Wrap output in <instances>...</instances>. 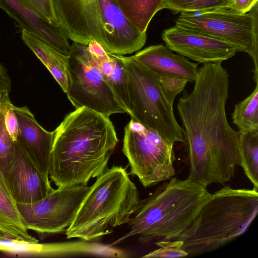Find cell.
<instances>
[{"label":"cell","instance_id":"3","mask_svg":"<svg viewBox=\"0 0 258 258\" xmlns=\"http://www.w3.org/2000/svg\"><path fill=\"white\" fill-rule=\"evenodd\" d=\"M212 194L186 178H171L140 201L130 221L129 231L112 245L136 236L141 243L177 240L188 228Z\"/></svg>","mask_w":258,"mask_h":258},{"label":"cell","instance_id":"1","mask_svg":"<svg viewBox=\"0 0 258 258\" xmlns=\"http://www.w3.org/2000/svg\"><path fill=\"white\" fill-rule=\"evenodd\" d=\"M229 77L221 63L204 64L192 91H184L177 104L185 128L187 178L206 187L230 181L240 164V133L226 114Z\"/></svg>","mask_w":258,"mask_h":258},{"label":"cell","instance_id":"8","mask_svg":"<svg viewBox=\"0 0 258 258\" xmlns=\"http://www.w3.org/2000/svg\"><path fill=\"white\" fill-rule=\"evenodd\" d=\"M175 25L207 34L247 53L254 62V81L258 83V4L246 13L229 8L180 13Z\"/></svg>","mask_w":258,"mask_h":258},{"label":"cell","instance_id":"7","mask_svg":"<svg viewBox=\"0 0 258 258\" xmlns=\"http://www.w3.org/2000/svg\"><path fill=\"white\" fill-rule=\"evenodd\" d=\"M114 54L121 62L126 74L128 114L131 118L157 132L169 143H184V130L175 117L173 105L176 96L184 91L188 82L158 76L132 56Z\"/></svg>","mask_w":258,"mask_h":258},{"label":"cell","instance_id":"11","mask_svg":"<svg viewBox=\"0 0 258 258\" xmlns=\"http://www.w3.org/2000/svg\"><path fill=\"white\" fill-rule=\"evenodd\" d=\"M89 189L84 185L58 187L37 202L17 204L27 228L43 239L66 230Z\"/></svg>","mask_w":258,"mask_h":258},{"label":"cell","instance_id":"26","mask_svg":"<svg viewBox=\"0 0 258 258\" xmlns=\"http://www.w3.org/2000/svg\"><path fill=\"white\" fill-rule=\"evenodd\" d=\"M155 244L160 248L143 256V257L174 258L188 255L182 249L183 242L180 240H160Z\"/></svg>","mask_w":258,"mask_h":258},{"label":"cell","instance_id":"24","mask_svg":"<svg viewBox=\"0 0 258 258\" xmlns=\"http://www.w3.org/2000/svg\"><path fill=\"white\" fill-rule=\"evenodd\" d=\"M232 0H164V9L174 14L230 8Z\"/></svg>","mask_w":258,"mask_h":258},{"label":"cell","instance_id":"4","mask_svg":"<svg viewBox=\"0 0 258 258\" xmlns=\"http://www.w3.org/2000/svg\"><path fill=\"white\" fill-rule=\"evenodd\" d=\"M57 22L69 39L87 45L95 40L108 52L123 55L140 50L146 33L134 27L114 0H52Z\"/></svg>","mask_w":258,"mask_h":258},{"label":"cell","instance_id":"22","mask_svg":"<svg viewBox=\"0 0 258 258\" xmlns=\"http://www.w3.org/2000/svg\"><path fill=\"white\" fill-rule=\"evenodd\" d=\"M240 166L253 185V189L257 191L258 129L247 133H240Z\"/></svg>","mask_w":258,"mask_h":258},{"label":"cell","instance_id":"28","mask_svg":"<svg viewBox=\"0 0 258 258\" xmlns=\"http://www.w3.org/2000/svg\"><path fill=\"white\" fill-rule=\"evenodd\" d=\"M13 105L7 111L5 115V124L7 131L14 142L17 141L19 134V123L17 116L13 109Z\"/></svg>","mask_w":258,"mask_h":258},{"label":"cell","instance_id":"29","mask_svg":"<svg viewBox=\"0 0 258 258\" xmlns=\"http://www.w3.org/2000/svg\"><path fill=\"white\" fill-rule=\"evenodd\" d=\"M258 0H232L230 9L241 13H246L257 4Z\"/></svg>","mask_w":258,"mask_h":258},{"label":"cell","instance_id":"10","mask_svg":"<svg viewBox=\"0 0 258 258\" xmlns=\"http://www.w3.org/2000/svg\"><path fill=\"white\" fill-rule=\"evenodd\" d=\"M68 68L70 83L66 94L76 108L85 107L108 117L126 113L87 45L73 43Z\"/></svg>","mask_w":258,"mask_h":258},{"label":"cell","instance_id":"18","mask_svg":"<svg viewBox=\"0 0 258 258\" xmlns=\"http://www.w3.org/2000/svg\"><path fill=\"white\" fill-rule=\"evenodd\" d=\"M87 45L119 103L126 113L129 114L130 107L127 79L121 62L114 54L107 52L95 40L90 41Z\"/></svg>","mask_w":258,"mask_h":258},{"label":"cell","instance_id":"23","mask_svg":"<svg viewBox=\"0 0 258 258\" xmlns=\"http://www.w3.org/2000/svg\"><path fill=\"white\" fill-rule=\"evenodd\" d=\"M231 115L239 133H247L258 129V83L247 98L234 105Z\"/></svg>","mask_w":258,"mask_h":258},{"label":"cell","instance_id":"13","mask_svg":"<svg viewBox=\"0 0 258 258\" xmlns=\"http://www.w3.org/2000/svg\"><path fill=\"white\" fill-rule=\"evenodd\" d=\"M161 37L171 51L203 64L221 63L239 51L231 44L175 25L165 29Z\"/></svg>","mask_w":258,"mask_h":258},{"label":"cell","instance_id":"12","mask_svg":"<svg viewBox=\"0 0 258 258\" xmlns=\"http://www.w3.org/2000/svg\"><path fill=\"white\" fill-rule=\"evenodd\" d=\"M2 172L10 193L18 203L37 202L54 190L49 177L37 169L18 141L15 142L11 158Z\"/></svg>","mask_w":258,"mask_h":258},{"label":"cell","instance_id":"20","mask_svg":"<svg viewBox=\"0 0 258 258\" xmlns=\"http://www.w3.org/2000/svg\"><path fill=\"white\" fill-rule=\"evenodd\" d=\"M21 38L46 67L66 93L70 83L68 68L69 55L61 53L25 30L22 29Z\"/></svg>","mask_w":258,"mask_h":258},{"label":"cell","instance_id":"17","mask_svg":"<svg viewBox=\"0 0 258 258\" xmlns=\"http://www.w3.org/2000/svg\"><path fill=\"white\" fill-rule=\"evenodd\" d=\"M11 240L36 244L38 240L30 234L0 170V240Z\"/></svg>","mask_w":258,"mask_h":258},{"label":"cell","instance_id":"30","mask_svg":"<svg viewBox=\"0 0 258 258\" xmlns=\"http://www.w3.org/2000/svg\"><path fill=\"white\" fill-rule=\"evenodd\" d=\"M11 90V81L6 68L0 63V94Z\"/></svg>","mask_w":258,"mask_h":258},{"label":"cell","instance_id":"5","mask_svg":"<svg viewBox=\"0 0 258 258\" xmlns=\"http://www.w3.org/2000/svg\"><path fill=\"white\" fill-rule=\"evenodd\" d=\"M135 184L125 169L113 166L97 177L65 231L67 239L93 241L128 223L140 203Z\"/></svg>","mask_w":258,"mask_h":258},{"label":"cell","instance_id":"16","mask_svg":"<svg viewBox=\"0 0 258 258\" xmlns=\"http://www.w3.org/2000/svg\"><path fill=\"white\" fill-rule=\"evenodd\" d=\"M0 8L17 21L22 29L35 36L66 55L71 45L59 24L51 25L34 14L22 0H0Z\"/></svg>","mask_w":258,"mask_h":258},{"label":"cell","instance_id":"14","mask_svg":"<svg viewBox=\"0 0 258 258\" xmlns=\"http://www.w3.org/2000/svg\"><path fill=\"white\" fill-rule=\"evenodd\" d=\"M12 108L19 123L17 141L23 147L37 169L43 175L49 177L54 132L44 130L27 107H16L13 105Z\"/></svg>","mask_w":258,"mask_h":258},{"label":"cell","instance_id":"27","mask_svg":"<svg viewBox=\"0 0 258 258\" xmlns=\"http://www.w3.org/2000/svg\"><path fill=\"white\" fill-rule=\"evenodd\" d=\"M25 6L34 14L51 25L58 23L52 0H22Z\"/></svg>","mask_w":258,"mask_h":258},{"label":"cell","instance_id":"19","mask_svg":"<svg viewBox=\"0 0 258 258\" xmlns=\"http://www.w3.org/2000/svg\"><path fill=\"white\" fill-rule=\"evenodd\" d=\"M110 244L82 241L50 243H38L35 255L41 256L66 257L72 256H91L107 257H126L123 250Z\"/></svg>","mask_w":258,"mask_h":258},{"label":"cell","instance_id":"15","mask_svg":"<svg viewBox=\"0 0 258 258\" xmlns=\"http://www.w3.org/2000/svg\"><path fill=\"white\" fill-rule=\"evenodd\" d=\"M132 57L144 68L159 77L195 81L198 63L185 57L173 53L162 44L148 46Z\"/></svg>","mask_w":258,"mask_h":258},{"label":"cell","instance_id":"2","mask_svg":"<svg viewBox=\"0 0 258 258\" xmlns=\"http://www.w3.org/2000/svg\"><path fill=\"white\" fill-rule=\"evenodd\" d=\"M53 132L49 177L57 187L87 185L107 169L118 143L109 117L85 107L67 114Z\"/></svg>","mask_w":258,"mask_h":258},{"label":"cell","instance_id":"9","mask_svg":"<svg viewBox=\"0 0 258 258\" xmlns=\"http://www.w3.org/2000/svg\"><path fill=\"white\" fill-rule=\"evenodd\" d=\"M173 146L133 118L124 127L123 153L128 160L130 174L145 187L169 180L175 174Z\"/></svg>","mask_w":258,"mask_h":258},{"label":"cell","instance_id":"21","mask_svg":"<svg viewBox=\"0 0 258 258\" xmlns=\"http://www.w3.org/2000/svg\"><path fill=\"white\" fill-rule=\"evenodd\" d=\"M125 18L137 30L146 33L153 16L164 9V0H114Z\"/></svg>","mask_w":258,"mask_h":258},{"label":"cell","instance_id":"6","mask_svg":"<svg viewBox=\"0 0 258 258\" xmlns=\"http://www.w3.org/2000/svg\"><path fill=\"white\" fill-rule=\"evenodd\" d=\"M257 212V191L224 186L212 194L177 240L182 241L188 255L215 250L243 234Z\"/></svg>","mask_w":258,"mask_h":258},{"label":"cell","instance_id":"25","mask_svg":"<svg viewBox=\"0 0 258 258\" xmlns=\"http://www.w3.org/2000/svg\"><path fill=\"white\" fill-rule=\"evenodd\" d=\"M9 92L0 94V170L6 166L11 158L15 142L6 130L5 115L12 105L9 95Z\"/></svg>","mask_w":258,"mask_h":258}]
</instances>
